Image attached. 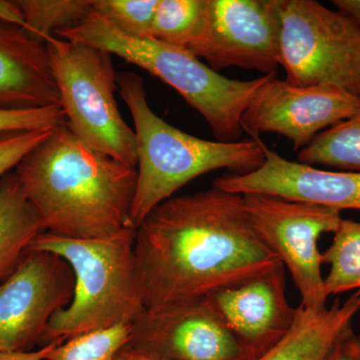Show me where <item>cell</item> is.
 I'll return each instance as SVG.
<instances>
[{
	"label": "cell",
	"instance_id": "obj_27",
	"mask_svg": "<svg viewBox=\"0 0 360 360\" xmlns=\"http://www.w3.org/2000/svg\"><path fill=\"white\" fill-rule=\"evenodd\" d=\"M0 20L25 27V18L16 0H0Z\"/></svg>",
	"mask_w": 360,
	"mask_h": 360
},
{
	"label": "cell",
	"instance_id": "obj_2",
	"mask_svg": "<svg viewBox=\"0 0 360 360\" xmlns=\"http://www.w3.org/2000/svg\"><path fill=\"white\" fill-rule=\"evenodd\" d=\"M13 172L42 231L94 239L134 226L136 168L89 148L66 124L54 127Z\"/></svg>",
	"mask_w": 360,
	"mask_h": 360
},
{
	"label": "cell",
	"instance_id": "obj_8",
	"mask_svg": "<svg viewBox=\"0 0 360 360\" xmlns=\"http://www.w3.org/2000/svg\"><path fill=\"white\" fill-rule=\"evenodd\" d=\"M243 201L258 236L290 270L300 305L310 310L328 307L319 240L322 234L335 233L343 219L341 212L266 194H243Z\"/></svg>",
	"mask_w": 360,
	"mask_h": 360
},
{
	"label": "cell",
	"instance_id": "obj_6",
	"mask_svg": "<svg viewBox=\"0 0 360 360\" xmlns=\"http://www.w3.org/2000/svg\"><path fill=\"white\" fill-rule=\"evenodd\" d=\"M45 44L66 127L89 148L136 168V135L116 103L112 54L56 35Z\"/></svg>",
	"mask_w": 360,
	"mask_h": 360
},
{
	"label": "cell",
	"instance_id": "obj_28",
	"mask_svg": "<svg viewBox=\"0 0 360 360\" xmlns=\"http://www.w3.org/2000/svg\"><path fill=\"white\" fill-rule=\"evenodd\" d=\"M56 343L63 342L49 343L35 352H0V360H45Z\"/></svg>",
	"mask_w": 360,
	"mask_h": 360
},
{
	"label": "cell",
	"instance_id": "obj_20",
	"mask_svg": "<svg viewBox=\"0 0 360 360\" xmlns=\"http://www.w3.org/2000/svg\"><path fill=\"white\" fill-rule=\"evenodd\" d=\"M322 262L329 265L324 277L326 295L360 290V221L341 220L333 243L322 253Z\"/></svg>",
	"mask_w": 360,
	"mask_h": 360
},
{
	"label": "cell",
	"instance_id": "obj_21",
	"mask_svg": "<svg viewBox=\"0 0 360 360\" xmlns=\"http://www.w3.org/2000/svg\"><path fill=\"white\" fill-rule=\"evenodd\" d=\"M25 30L45 41L60 30L79 25L92 11V0H16Z\"/></svg>",
	"mask_w": 360,
	"mask_h": 360
},
{
	"label": "cell",
	"instance_id": "obj_23",
	"mask_svg": "<svg viewBox=\"0 0 360 360\" xmlns=\"http://www.w3.org/2000/svg\"><path fill=\"white\" fill-rule=\"evenodd\" d=\"M160 0H92V11L120 32L137 39H150Z\"/></svg>",
	"mask_w": 360,
	"mask_h": 360
},
{
	"label": "cell",
	"instance_id": "obj_22",
	"mask_svg": "<svg viewBox=\"0 0 360 360\" xmlns=\"http://www.w3.org/2000/svg\"><path fill=\"white\" fill-rule=\"evenodd\" d=\"M131 324L97 329L56 343L45 360H115L127 347Z\"/></svg>",
	"mask_w": 360,
	"mask_h": 360
},
{
	"label": "cell",
	"instance_id": "obj_26",
	"mask_svg": "<svg viewBox=\"0 0 360 360\" xmlns=\"http://www.w3.org/2000/svg\"><path fill=\"white\" fill-rule=\"evenodd\" d=\"M324 360H360V335L355 333L352 324L345 329Z\"/></svg>",
	"mask_w": 360,
	"mask_h": 360
},
{
	"label": "cell",
	"instance_id": "obj_25",
	"mask_svg": "<svg viewBox=\"0 0 360 360\" xmlns=\"http://www.w3.org/2000/svg\"><path fill=\"white\" fill-rule=\"evenodd\" d=\"M52 129L0 134V177L13 172L27 153L49 136Z\"/></svg>",
	"mask_w": 360,
	"mask_h": 360
},
{
	"label": "cell",
	"instance_id": "obj_14",
	"mask_svg": "<svg viewBox=\"0 0 360 360\" xmlns=\"http://www.w3.org/2000/svg\"><path fill=\"white\" fill-rule=\"evenodd\" d=\"M264 146V165L250 174L219 177L213 186L236 194H266L333 208L360 210V172H329L285 160Z\"/></svg>",
	"mask_w": 360,
	"mask_h": 360
},
{
	"label": "cell",
	"instance_id": "obj_29",
	"mask_svg": "<svg viewBox=\"0 0 360 360\" xmlns=\"http://www.w3.org/2000/svg\"><path fill=\"white\" fill-rule=\"evenodd\" d=\"M336 9L356 23L360 27V0H333Z\"/></svg>",
	"mask_w": 360,
	"mask_h": 360
},
{
	"label": "cell",
	"instance_id": "obj_9",
	"mask_svg": "<svg viewBox=\"0 0 360 360\" xmlns=\"http://www.w3.org/2000/svg\"><path fill=\"white\" fill-rule=\"evenodd\" d=\"M75 276L63 258L25 251L0 284V352H30L41 342L49 321L71 302Z\"/></svg>",
	"mask_w": 360,
	"mask_h": 360
},
{
	"label": "cell",
	"instance_id": "obj_12",
	"mask_svg": "<svg viewBox=\"0 0 360 360\" xmlns=\"http://www.w3.org/2000/svg\"><path fill=\"white\" fill-rule=\"evenodd\" d=\"M127 347L155 360H255L205 298L144 309Z\"/></svg>",
	"mask_w": 360,
	"mask_h": 360
},
{
	"label": "cell",
	"instance_id": "obj_11",
	"mask_svg": "<svg viewBox=\"0 0 360 360\" xmlns=\"http://www.w3.org/2000/svg\"><path fill=\"white\" fill-rule=\"evenodd\" d=\"M359 110L360 98L338 87L300 86L272 75L251 97L241 127L250 136L281 135L300 153L323 130Z\"/></svg>",
	"mask_w": 360,
	"mask_h": 360
},
{
	"label": "cell",
	"instance_id": "obj_18",
	"mask_svg": "<svg viewBox=\"0 0 360 360\" xmlns=\"http://www.w3.org/2000/svg\"><path fill=\"white\" fill-rule=\"evenodd\" d=\"M298 162L360 172V110L352 117L323 130L298 153Z\"/></svg>",
	"mask_w": 360,
	"mask_h": 360
},
{
	"label": "cell",
	"instance_id": "obj_19",
	"mask_svg": "<svg viewBox=\"0 0 360 360\" xmlns=\"http://www.w3.org/2000/svg\"><path fill=\"white\" fill-rule=\"evenodd\" d=\"M208 0H160L150 39L191 51L205 30Z\"/></svg>",
	"mask_w": 360,
	"mask_h": 360
},
{
	"label": "cell",
	"instance_id": "obj_16",
	"mask_svg": "<svg viewBox=\"0 0 360 360\" xmlns=\"http://www.w3.org/2000/svg\"><path fill=\"white\" fill-rule=\"evenodd\" d=\"M359 311L360 290L342 304L336 300L324 309H305L300 305L290 330L255 360H324Z\"/></svg>",
	"mask_w": 360,
	"mask_h": 360
},
{
	"label": "cell",
	"instance_id": "obj_1",
	"mask_svg": "<svg viewBox=\"0 0 360 360\" xmlns=\"http://www.w3.org/2000/svg\"><path fill=\"white\" fill-rule=\"evenodd\" d=\"M134 250L148 309L202 300L281 262L251 224L243 195L213 186L153 208Z\"/></svg>",
	"mask_w": 360,
	"mask_h": 360
},
{
	"label": "cell",
	"instance_id": "obj_10",
	"mask_svg": "<svg viewBox=\"0 0 360 360\" xmlns=\"http://www.w3.org/2000/svg\"><path fill=\"white\" fill-rule=\"evenodd\" d=\"M281 0H208L205 30L191 53L215 71L238 68L276 75Z\"/></svg>",
	"mask_w": 360,
	"mask_h": 360
},
{
	"label": "cell",
	"instance_id": "obj_13",
	"mask_svg": "<svg viewBox=\"0 0 360 360\" xmlns=\"http://www.w3.org/2000/svg\"><path fill=\"white\" fill-rule=\"evenodd\" d=\"M285 285L284 265L277 262L241 283L213 291L205 300L257 359L295 324L298 307L288 302Z\"/></svg>",
	"mask_w": 360,
	"mask_h": 360
},
{
	"label": "cell",
	"instance_id": "obj_15",
	"mask_svg": "<svg viewBox=\"0 0 360 360\" xmlns=\"http://www.w3.org/2000/svg\"><path fill=\"white\" fill-rule=\"evenodd\" d=\"M60 105L46 44L0 20V110Z\"/></svg>",
	"mask_w": 360,
	"mask_h": 360
},
{
	"label": "cell",
	"instance_id": "obj_4",
	"mask_svg": "<svg viewBox=\"0 0 360 360\" xmlns=\"http://www.w3.org/2000/svg\"><path fill=\"white\" fill-rule=\"evenodd\" d=\"M136 227L103 238L75 239L44 231L27 250L53 253L70 265L75 290L68 307L52 316L41 345L131 324L146 309L135 258Z\"/></svg>",
	"mask_w": 360,
	"mask_h": 360
},
{
	"label": "cell",
	"instance_id": "obj_3",
	"mask_svg": "<svg viewBox=\"0 0 360 360\" xmlns=\"http://www.w3.org/2000/svg\"><path fill=\"white\" fill-rule=\"evenodd\" d=\"M117 87L136 135L137 186L131 212L136 229L153 208L201 175L219 169L250 174L264 165V141L259 136L238 141L198 139L156 115L139 75L120 73Z\"/></svg>",
	"mask_w": 360,
	"mask_h": 360
},
{
	"label": "cell",
	"instance_id": "obj_17",
	"mask_svg": "<svg viewBox=\"0 0 360 360\" xmlns=\"http://www.w3.org/2000/svg\"><path fill=\"white\" fill-rule=\"evenodd\" d=\"M41 232L39 215L13 170L0 177V279H6L15 269Z\"/></svg>",
	"mask_w": 360,
	"mask_h": 360
},
{
	"label": "cell",
	"instance_id": "obj_7",
	"mask_svg": "<svg viewBox=\"0 0 360 360\" xmlns=\"http://www.w3.org/2000/svg\"><path fill=\"white\" fill-rule=\"evenodd\" d=\"M281 66L300 86L326 85L360 98V27L316 0H281Z\"/></svg>",
	"mask_w": 360,
	"mask_h": 360
},
{
	"label": "cell",
	"instance_id": "obj_30",
	"mask_svg": "<svg viewBox=\"0 0 360 360\" xmlns=\"http://www.w3.org/2000/svg\"><path fill=\"white\" fill-rule=\"evenodd\" d=\"M115 360H155L141 352L125 347Z\"/></svg>",
	"mask_w": 360,
	"mask_h": 360
},
{
	"label": "cell",
	"instance_id": "obj_5",
	"mask_svg": "<svg viewBox=\"0 0 360 360\" xmlns=\"http://www.w3.org/2000/svg\"><path fill=\"white\" fill-rule=\"evenodd\" d=\"M56 35L110 52L160 78L205 118L219 141H239L241 118L251 97L272 75L245 82L231 79L186 49L129 37L94 11L79 25Z\"/></svg>",
	"mask_w": 360,
	"mask_h": 360
},
{
	"label": "cell",
	"instance_id": "obj_24",
	"mask_svg": "<svg viewBox=\"0 0 360 360\" xmlns=\"http://www.w3.org/2000/svg\"><path fill=\"white\" fill-rule=\"evenodd\" d=\"M66 124L60 105L30 110H0V134L51 129Z\"/></svg>",
	"mask_w": 360,
	"mask_h": 360
}]
</instances>
